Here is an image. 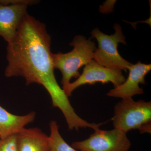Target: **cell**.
Masks as SVG:
<instances>
[{
    "instance_id": "obj_8",
    "label": "cell",
    "mask_w": 151,
    "mask_h": 151,
    "mask_svg": "<svg viewBox=\"0 0 151 151\" xmlns=\"http://www.w3.org/2000/svg\"><path fill=\"white\" fill-rule=\"evenodd\" d=\"M27 6L0 3V36L11 42L23 19L27 14Z\"/></svg>"
},
{
    "instance_id": "obj_2",
    "label": "cell",
    "mask_w": 151,
    "mask_h": 151,
    "mask_svg": "<svg viewBox=\"0 0 151 151\" xmlns=\"http://www.w3.org/2000/svg\"><path fill=\"white\" fill-rule=\"evenodd\" d=\"M70 45L73 47L71 51L52 54L55 69H58L62 74L61 84L64 91L70 84L71 78L79 77L80 68L93 59L97 49L91 37L87 39L82 35L76 36Z\"/></svg>"
},
{
    "instance_id": "obj_7",
    "label": "cell",
    "mask_w": 151,
    "mask_h": 151,
    "mask_svg": "<svg viewBox=\"0 0 151 151\" xmlns=\"http://www.w3.org/2000/svg\"><path fill=\"white\" fill-rule=\"evenodd\" d=\"M151 70V64H145L139 61L136 64H132L129 69L128 78L124 83L110 90L107 95L123 100L143 94L144 90L140 87L139 84H145V78Z\"/></svg>"
},
{
    "instance_id": "obj_13",
    "label": "cell",
    "mask_w": 151,
    "mask_h": 151,
    "mask_svg": "<svg viewBox=\"0 0 151 151\" xmlns=\"http://www.w3.org/2000/svg\"><path fill=\"white\" fill-rule=\"evenodd\" d=\"M37 1L32 0H0V3L5 5L21 4L27 6L37 4Z\"/></svg>"
},
{
    "instance_id": "obj_11",
    "label": "cell",
    "mask_w": 151,
    "mask_h": 151,
    "mask_svg": "<svg viewBox=\"0 0 151 151\" xmlns=\"http://www.w3.org/2000/svg\"><path fill=\"white\" fill-rule=\"evenodd\" d=\"M50 151H78L68 145L63 138L60 134L59 126L56 121L50 122Z\"/></svg>"
},
{
    "instance_id": "obj_1",
    "label": "cell",
    "mask_w": 151,
    "mask_h": 151,
    "mask_svg": "<svg viewBox=\"0 0 151 151\" xmlns=\"http://www.w3.org/2000/svg\"><path fill=\"white\" fill-rule=\"evenodd\" d=\"M51 42L45 24L27 14L8 43L5 76L23 77L27 85H41L50 95L52 106L59 108L65 118H70L75 111L55 78Z\"/></svg>"
},
{
    "instance_id": "obj_4",
    "label": "cell",
    "mask_w": 151,
    "mask_h": 151,
    "mask_svg": "<svg viewBox=\"0 0 151 151\" xmlns=\"http://www.w3.org/2000/svg\"><path fill=\"white\" fill-rule=\"evenodd\" d=\"M113 28L115 33L111 35L105 34L97 28L91 32V38L96 39L98 43L93 59L104 67L127 71L133 64L123 58L118 50L119 43L127 45L126 37L120 24H115Z\"/></svg>"
},
{
    "instance_id": "obj_9",
    "label": "cell",
    "mask_w": 151,
    "mask_h": 151,
    "mask_svg": "<svg viewBox=\"0 0 151 151\" xmlns=\"http://www.w3.org/2000/svg\"><path fill=\"white\" fill-rule=\"evenodd\" d=\"M18 151H50L49 137L37 128H24L17 134Z\"/></svg>"
},
{
    "instance_id": "obj_5",
    "label": "cell",
    "mask_w": 151,
    "mask_h": 151,
    "mask_svg": "<svg viewBox=\"0 0 151 151\" xmlns=\"http://www.w3.org/2000/svg\"><path fill=\"white\" fill-rule=\"evenodd\" d=\"M131 146L127 133L115 128L94 131L88 139L71 145L78 151H129Z\"/></svg>"
},
{
    "instance_id": "obj_3",
    "label": "cell",
    "mask_w": 151,
    "mask_h": 151,
    "mask_svg": "<svg viewBox=\"0 0 151 151\" xmlns=\"http://www.w3.org/2000/svg\"><path fill=\"white\" fill-rule=\"evenodd\" d=\"M112 121L115 129L126 133L136 129L142 134L151 133V102L123 99L115 107Z\"/></svg>"
},
{
    "instance_id": "obj_12",
    "label": "cell",
    "mask_w": 151,
    "mask_h": 151,
    "mask_svg": "<svg viewBox=\"0 0 151 151\" xmlns=\"http://www.w3.org/2000/svg\"><path fill=\"white\" fill-rule=\"evenodd\" d=\"M0 151H18L17 134L0 139Z\"/></svg>"
},
{
    "instance_id": "obj_10",
    "label": "cell",
    "mask_w": 151,
    "mask_h": 151,
    "mask_svg": "<svg viewBox=\"0 0 151 151\" xmlns=\"http://www.w3.org/2000/svg\"><path fill=\"white\" fill-rule=\"evenodd\" d=\"M35 116L34 112L24 116L14 115L0 105V139L18 134L26 125L34 121Z\"/></svg>"
},
{
    "instance_id": "obj_6",
    "label": "cell",
    "mask_w": 151,
    "mask_h": 151,
    "mask_svg": "<svg viewBox=\"0 0 151 151\" xmlns=\"http://www.w3.org/2000/svg\"><path fill=\"white\" fill-rule=\"evenodd\" d=\"M126 79L122 71L104 67L92 59L85 65L82 73L75 81L70 83L64 92L69 97L75 89L85 84L111 82L116 87L124 83Z\"/></svg>"
}]
</instances>
